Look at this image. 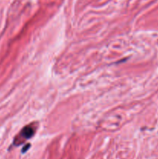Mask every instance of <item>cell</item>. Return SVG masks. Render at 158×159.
Returning <instances> with one entry per match:
<instances>
[{
	"mask_svg": "<svg viewBox=\"0 0 158 159\" xmlns=\"http://www.w3.org/2000/svg\"><path fill=\"white\" fill-rule=\"evenodd\" d=\"M34 130H33V129L30 128V127H25L22 132L23 137H26V138H30V137H31L32 136H33V134H34Z\"/></svg>",
	"mask_w": 158,
	"mask_h": 159,
	"instance_id": "6da1fadb",
	"label": "cell"
}]
</instances>
